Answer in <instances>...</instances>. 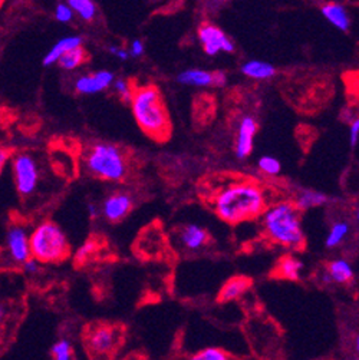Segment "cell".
Listing matches in <instances>:
<instances>
[{"label": "cell", "instance_id": "30bf717a", "mask_svg": "<svg viewBox=\"0 0 359 360\" xmlns=\"http://www.w3.org/2000/svg\"><path fill=\"white\" fill-rule=\"evenodd\" d=\"M259 125L255 117L243 115L237 124L236 129V141H234V151L239 160H246L253 153L255 148V138L258 134Z\"/></svg>", "mask_w": 359, "mask_h": 360}, {"label": "cell", "instance_id": "836d02e7", "mask_svg": "<svg viewBox=\"0 0 359 360\" xmlns=\"http://www.w3.org/2000/svg\"><path fill=\"white\" fill-rule=\"evenodd\" d=\"M12 158V153H11V150H8V148H4V147H0V174L4 172V169L6 168V165H8V162H9V160Z\"/></svg>", "mask_w": 359, "mask_h": 360}, {"label": "cell", "instance_id": "7c38bea8", "mask_svg": "<svg viewBox=\"0 0 359 360\" xmlns=\"http://www.w3.org/2000/svg\"><path fill=\"white\" fill-rule=\"evenodd\" d=\"M134 201L130 194L127 193H113L108 195L101 207V211L103 214V217L111 221V223H118L122 219H125L132 210Z\"/></svg>", "mask_w": 359, "mask_h": 360}, {"label": "cell", "instance_id": "9c48e42d", "mask_svg": "<svg viewBox=\"0 0 359 360\" xmlns=\"http://www.w3.org/2000/svg\"><path fill=\"white\" fill-rule=\"evenodd\" d=\"M121 340V332L115 326L99 325L87 335V346L91 353L105 356L117 349Z\"/></svg>", "mask_w": 359, "mask_h": 360}, {"label": "cell", "instance_id": "cb8c5ba5", "mask_svg": "<svg viewBox=\"0 0 359 360\" xmlns=\"http://www.w3.org/2000/svg\"><path fill=\"white\" fill-rule=\"evenodd\" d=\"M66 4L77 16L85 22H92L96 18L98 8L94 0H66Z\"/></svg>", "mask_w": 359, "mask_h": 360}, {"label": "cell", "instance_id": "ffe728a7", "mask_svg": "<svg viewBox=\"0 0 359 360\" xmlns=\"http://www.w3.org/2000/svg\"><path fill=\"white\" fill-rule=\"evenodd\" d=\"M251 285L250 278L247 277H233L230 278L223 287L219 293V300L226 303V302H233L239 297H241Z\"/></svg>", "mask_w": 359, "mask_h": 360}, {"label": "cell", "instance_id": "4dcf8cb0", "mask_svg": "<svg viewBox=\"0 0 359 360\" xmlns=\"http://www.w3.org/2000/svg\"><path fill=\"white\" fill-rule=\"evenodd\" d=\"M144 52H146V46H144V42L141 39H134L130 45V49H128V53H130V58H139L144 55Z\"/></svg>", "mask_w": 359, "mask_h": 360}, {"label": "cell", "instance_id": "d4e9b609", "mask_svg": "<svg viewBox=\"0 0 359 360\" xmlns=\"http://www.w3.org/2000/svg\"><path fill=\"white\" fill-rule=\"evenodd\" d=\"M258 168L260 172H263L265 175H269V176H276L280 174L282 171V164L280 161L273 157V155H263L259 158L258 161Z\"/></svg>", "mask_w": 359, "mask_h": 360}, {"label": "cell", "instance_id": "44dd1931", "mask_svg": "<svg viewBox=\"0 0 359 360\" xmlns=\"http://www.w3.org/2000/svg\"><path fill=\"white\" fill-rule=\"evenodd\" d=\"M294 202L299 208V211H308L312 208L327 205L329 202V197L320 191L303 190L296 195Z\"/></svg>", "mask_w": 359, "mask_h": 360}, {"label": "cell", "instance_id": "8fae6325", "mask_svg": "<svg viewBox=\"0 0 359 360\" xmlns=\"http://www.w3.org/2000/svg\"><path fill=\"white\" fill-rule=\"evenodd\" d=\"M6 247L12 260L19 264L25 263L29 257H32L30 234L26 231L25 227L19 224H15L8 230Z\"/></svg>", "mask_w": 359, "mask_h": 360}, {"label": "cell", "instance_id": "5b68a950", "mask_svg": "<svg viewBox=\"0 0 359 360\" xmlns=\"http://www.w3.org/2000/svg\"><path fill=\"white\" fill-rule=\"evenodd\" d=\"M87 169L103 181L118 183L128 174V161L124 151L108 142H98L85 155Z\"/></svg>", "mask_w": 359, "mask_h": 360}, {"label": "cell", "instance_id": "d6986e66", "mask_svg": "<svg viewBox=\"0 0 359 360\" xmlns=\"http://www.w3.org/2000/svg\"><path fill=\"white\" fill-rule=\"evenodd\" d=\"M303 273V263L298 257L287 255L280 257L275 267V274L280 278L284 280H291V281H298L301 280Z\"/></svg>", "mask_w": 359, "mask_h": 360}, {"label": "cell", "instance_id": "5bb4252c", "mask_svg": "<svg viewBox=\"0 0 359 360\" xmlns=\"http://www.w3.org/2000/svg\"><path fill=\"white\" fill-rule=\"evenodd\" d=\"M208 231L200 224L189 223L184 224L177 233V241L186 251H199L208 243Z\"/></svg>", "mask_w": 359, "mask_h": 360}, {"label": "cell", "instance_id": "74e56055", "mask_svg": "<svg viewBox=\"0 0 359 360\" xmlns=\"http://www.w3.org/2000/svg\"><path fill=\"white\" fill-rule=\"evenodd\" d=\"M355 350H356L358 357H359V333H358L356 338H355Z\"/></svg>", "mask_w": 359, "mask_h": 360}, {"label": "cell", "instance_id": "ab89813d", "mask_svg": "<svg viewBox=\"0 0 359 360\" xmlns=\"http://www.w3.org/2000/svg\"><path fill=\"white\" fill-rule=\"evenodd\" d=\"M5 2H6V0H0V9L5 6Z\"/></svg>", "mask_w": 359, "mask_h": 360}, {"label": "cell", "instance_id": "ba28073f", "mask_svg": "<svg viewBox=\"0 0 359 360\" xmlns=\"http://www.w3.org/2000/svg\"><path fill=\"white\" fill-rule=\"evenodd\" d=\"M180 85L193 88H223L227 85V74L225 70H206L199 68H190L180 72L175 77Z\"/></svg>", "mask_w": 359, "mask_h": 360}, {"label": "cell", "instance_id": "ac0fdd59", "mask_svg": "<svg viewBox=\"0 0 359 360\" xmlns=\"http://www.w3.org/2000/svg\"><path fill=\"white\" fill-rule=\"evenodd\" d=\"M82 42L84 39L81 38V36L78 34H69V36H65V38L59 39L51 49L49 52L45 55L42 63L44 66H52L55 63H58L59 58L66 53L68 51L74 49V48H78V46H82Z\"/></svg>", "mask_w": 359, "mask_h": 360}, {"label": "cell", "instance_id": "83f0119b", "mask_svg": "<svg viewBox=\"0 0 359 360\" xmlns=\"http://www.w3.org/2000/svg\"><path fill=\"white\" fill-rule=\"evenodd\" d=\"M113 86H114L115 92L118 94V96L130 103L132 92H134V86L131 85V82L128 79H124V78H115Z\"/></svg>", "mask_w": 359, "mask_h": 360}, {"label": "cell", "instance_id": "9a60e30c", "mask_svg": "<svg viewBox=\"0 0 359 360\" xmlns=\"http://www.w3.org/2000/svg\"><path fill=\"white\" fill-rule=\"evenodd\" d=\"M320 15L325 18V20L338 29L339 32H348L351 29V15L342 4L338 2H327L320 6Z\"/></svg>", "mask_w": 359, "mask_h": 360}, {"label": "cell", "instance_id": "1f68e13d", "mask_svg": "<svg viewBox=\"0 0 359 360\" xmlns=\"http://www.w3.org/2000/svg\"><path fill=\"white\" fill-rule=\"evenodd\" d=\"M94 250H95V243H94V241H87V243L80 248L78 253H77V262H84V260L88 257V255H91Z\"/></svg>", "mask_w": 359, "mask_h": 360}, {"label": "cell", "instance_id": "d6a6232c", "mask_svg": "<svg viewBox=\"0 0 359 360\" xmlns=\"http://www.w3.org/2000/svg\"><path fill=\"white\" fill-rule=\"evenodd\" d=\"M108 52H110L113 56H115L117 59H120V60H122V62L130 59L128 51L124 49V48H121V46H117V45H113V46L108 48Z\"/></svg>", "mask_w": 359, "mask_h": 360}, {"label": "cell", "instance_id": "484cf974", "mask_svg": "<svg viewBox=\"0 0 359 360\" xmlns=\"http://www.w3.org/2000/svg\"><path fill=\"white\" fill-rule=\"evenodd\" d=\"M51 354L55 360H69L74 359V347H72V343L66 339L58 340L52 347H51Z\"/></svg>", "mask_w": 359, "mask_h": 360}, {"label": "cell", "instance_id": "2e32d148", "mask_svg": "<svg viewBox=\"0 0 359 360\" xmlns=\"http://www.w3.org/2000/svg\"><path fill=\"white\" fill-rule=\"evenodd\" d=\"M353 277H355V270L346 259L332 260L322 273V281L323 283L346 284V283L352 281Z\"/></svg>", "mask_w": 359, "mask_h": 360}, {"label": "cell", "instance_id": "e0dca14e", "mask_svg": "<svg viewBox=\"0 0 359 360\" xmlns=\"http://www.w3.org/2000/svg\"><path fill=\"white\" fill-rule=\"evenodd\" d=\"M241 74L253 81H269L272 78H275L276 75V68L273 63L266 62V60H260V59H250L246 60L241 68Z\"/></svg>", "mask_w": 359, "mask_h": 360}, {"label": "cell", "instance_id": "52a82bcc", "mask_svg": "<svg viewBox=\"0 0 359 360\" xmlns=\"http://www.w3.org/2000/svg\"><path fill=\"white\" fill-rule=\"evenodd\" d=\"M197 39L207 56H218L220 53H233L236 51L234 42L226 32L213 23H203L197 29Z\"/></svg>", "mask_w": 359, "mask_h": 360}, {"label": "cell", "instance_id": "e575fe53", "mask_svg": "<svg viewBox=\"0 0 359 360\" xmlns=\"http://www.w3.org/2000/svg\"><path fill=\"white\" fill-rule=\"evenodd\" d=\"M22 266H23V270L26 271V273H36L39 270V266H41V263L36 260V259H33V257H29L25 263H22Z\"/></svg>", "mask_w": 359, "mask_h": 360}, {"label": "cell", "instance_id": "4316f807", "mask_svg": "<svg viewBox=\"0 0 359 360\" xmlns=\"http://www.w3.org/2000/svg\"><path fill=\"white\" fill-rule=\"evenodd\" d=\"M230 357L226 350L219 347H206L193 356L194 360H227Z\"/></svg>", "mask_w": 359, "mask_h": 360}, {"label": "cell", "instance_id": "f546056e", "mask_svg": "<svg viewBox=\"0 0 359 360\" xmlns=\"http://www.w3.org/2000/svg\"><path fill=\"white\" fill-rule=\"evenodd\" d=\"M349 143L352 148L359 143V118H353L349 124Z\"/></svg>", "mask_w": 359, "mask_h": 360}, {"label": "cell", "instance_id": "f35d334b", "mask_svg": "<svg viewBox=\"0 0 359 360\" xmlns=\"http://www.w3.org/2000/svg\"><path fill=\"white\" fill-rule=\"evenodd\" d=\"M355 220H356V223L359 224V208L355 211Z\"/></svg>", "mask_w": 359, "mask_h": 360}, {"label": "cell", "instance_id": "7a4b0ae2", "mask_svg": "<svg viewBox=\"0 0 359 360\" xmlns=\"http://www.w3.org/2000/svg\"><path fill=\"white\" fill-rule=\"evenodd\" d=\"M130 105L134 120L144 134L158 142L171 135V120L157 85L144 84L134 86Z\"/></svg>", "mask_w": 359, "mask_h": 360}, {"label": "cell", "instance_id": "603a6c76", "mask_svg": "<svg viewBox=\"0 0 359 360\" xmlns=\"http://www.w3.org/2000/svg\"><path fill=\"white\" fill-rule=\"evenodd\" d=\"M87 52L82 46H78V48H74L68 51L66 53H63L59 60H58V65L65 69V70H75L78 69L81 65H84V62L87 60Z\"/></svg>", "mask_w": 359, "mask_h": 360}, {"label": "cell", "instance_id": "277c9868", "mask_svg": "<svg viewBox=\"0 0 359 360\" xmlns=\"http://www.w3.org/2000/svg\"><path fill=\"white\" fill-rule=\"evenodd\" d=\"M30 253L41 264H58L70 256V244L56 223L44 221L30 233Z\"/></svg>", "mask_w": 359, "mask_h": 360}, {"label": "cell", "instance_id": "6da1fadb", "mask_svg": "<svg viewBox=\"0 0 359 360\" xmlns=\"http://www.w3.org/2000/svg\"><path fill=\"white\" fill-rule=\"evenodd\" d=\"M210 204L220 220L229 224H240L260 217L269 200L260 184L240 179L220 187L213 194Z\"/></svg>", "mask_w": 359, "mask_h": 360}, {"label": "cell", "instance_id": "d590c367", "mask_svg": "<svg viewBox=\"0 0 359 360\" xmlns=\"http://www.w3.org/2000/svg\"><path fill=\"white\" fill-rule=\"evenodd\" d=\"M88 212H89V215H91L92 219L98 217V214H99V211H98V207H96L95 204H89V205H88Z\"/></svg>", "mask_w": 359, "mask_h": 360}, {"label": "cell", "instance_id": "8992f818", "mask_svg": "<svg viewBox=\"0 0 359 360\" xmlns=\"http://www.w3.org/2000/svg\"><path fill=\"white\" fill-rule=\"evenodd\" d=\"M15 186L22 197L32 195L39 186V167L29 154H19L12 162Z\"/></svg>", "mask_w": 359, "mask_h": 360}, {"label": "cell", "instance_id": "f1b7e54d", "mask_svg": "<svg viewBox=\"0 0 359 360\" xmlns=\"http://www.w3.org/2000/svg\"><path fill=\"white\" fill-rule=\"evenodd\" d=\"M74 16H75V13L70 9V6L68 4L61 2L55 6V19L59 23H69V22H72V19H74Z\"/></svg>", "mask_w": 359, "mask_h": 360}, {"label": "cell", "instance_id": "3957f363", "mask_svg": "<svg viewBox=\"0 0 359 360\" xmlns=\"http://www.w3.org/2000/svg\"><path fill=\"white\" fill-rule=\"evenodd\" d=\"M299 212L294 201H279L267 205L260 215L266 237L272 243L286 248H303L306 237Z\"/></svg>", "mask_w": 359, "mask_h": 360}, {"label": "cell", "instance_id": "7402d4cb", "mask_svg": "<svg viewBox=\"0 0 359 360\" xmlns=\"http://www.w3.org/2000/svg\"><path fill=\"white\" fill-rule=\"evenodd\" d=\"M351 234V224L346 220H338L335 221L325 238V245L327 248H335L338 245H341Z\"/></svg>", "mask_w": 359, "mask_h": 360}, {"label": "cell", "instance_id": "4fadbf2b", "mask_svg": "<svg viewBox=\"0 0 359 360\" xmlns=\"http://www.w3.org/2000/svg\"><path fill=\"white\" fill-rule=\"evenodd\" d=\"M114 79H115L114 72L106 70V69L98 70V72H94V74L80 77L75 82V89L82 95H95L113 86Z\"/></svg>", "mask_w": 359, "mask_h": 360}, {"label": "cell", "instance_id": "8d00e7d4", "mask_svg": "<svg viewBox=\"0 0 359 360\" xmlns=\"http://www.w3.org/2000/svg\"><path fill=\"white\" fill-rule=\"evenodd\" d=\"M6 317V309L4 306H0V328H2V323Z\"/></svg>", "mask_w": 359, "mask_h": 360}]
</instances>
